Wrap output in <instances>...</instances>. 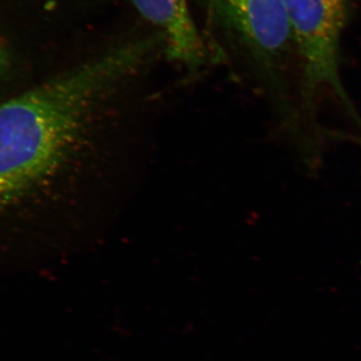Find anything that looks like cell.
I'll use <instances>...</instances> for the list:
<instances>
[{"label":"cell","mask_w":361,"mask_h":361,"mask_svg":"<svg viewBox=\"0 0 361 361\" xmlns=\"http://www.w3.org/2000/svg\"><path fill=\"white\" fill-rule=\"evenodd\" d=\"M160 45L157 35L116 45L0 104V206L58 172L82 148L101 104Z\"/></svg>","instance_id":"1"},{"label":"cell","mask_w":361,"mask_h":361,"mask_svg":"<svg viewBox=\"0 0 361 361\" xmlns=\"http://www.w3.org/2000/svg\"><path fill=\"white\" fill-rule=\"evenodd\" d=\"M163 39L169 59L196 71L206 63L205 42L192 18L188 0H130Z\"/></svg>","instance_id":"4"},{"label":"cell","mask_w":361,"mask_h":361,"mask_svg":"<svg viewBox=\"0 0 361 361\" xmlns=\"http://www.w3.org/2000/svg\"><path fill=\"white\" fill-rule=\"evenodd\" d=\"M9 65V54L6 44L0 39V78L2 77Z\"/></svg>","instance_id":"5"},{"label":"cell","mask_w":361,"mask_h":361,"mask_svg":"<svg viewBox=\"0 0 361 361\" xmlns=\"http://www.w3.org/2000/svg\"><path fill=\"white\" fill-rule=\"evenodd\" d=\"M297 49L306 108L326 148L361 140V120L344 90L339 71L348 0H282Z\"/></svg>","instance_id":"2"},{"label":"cell","mask_w":361,"mask_h":361,"mask_svg":"<svg viewBox=\"0 0 361 361\" xmlns=\"http://www.w3.org/2000/svg\"><path fill=\"white\" fill-rule=\"evenodd\" d=\"M209 16L241 45L264 77L278 129L290 120V99L285 80L293 44L282 0H202Z\"/></svg>","instance_id":"3"}]
</instances>
